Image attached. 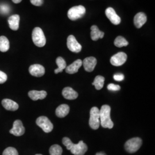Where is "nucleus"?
I'll return each instance as SVG.
<instances>
[{
    "label": "nucleus",
    "mask_w": 155,
    "mask_h": 155,
    "mask_svg": "<svg viewBox=\"0 0 155 155\" xmlns=\"http://www.w3.org/2000/svg\"><path fill=\"white\" fill-rule=\"evenodd\" d=\"M110 107L105 105L101 107L100 112V124L104 128L111 129L114 126V124L110 118Z\"/></svg>",
    "instance_id": "nucleus-1"
},
{
    "label": "nucleus",
    "mask_w": 155,
    "mask_h": 155,
    "mask_svg": "<svg viewBox=\"0 0 155 155\" xmlns=\"http://www.w3.org/2000/svg\"><path fill=\"white\" fill-rule=\"evenodd\" d=\"M32 40L35 45L39 47H44L46 43V39L43 30L39 27L34 28L32 35Z\"/></svg>",
    "instance_id": "nucleus-2"
},
{
    "label": "nucleus",
    "mask_w": 155,
    "mask_h": 155,
    "mask_svg": "<svg viewBox=\"0 0 155 155\" xmlns=\"http://www.w3.org/2000/svg\"><path fill=\"white\" fill-rule=\"evenodd\" d=\"M90 117L89 120V125L91 129H98L100 125V110L97 107H93L90 110Z\"/></svg>",
    "instance_id": "nucleus-3"
},
{
    "label": "nucleus",
    "mask_w": 155,
    "mask_h": 155,
    "mask_svg": "<svg viewBox=\"0 0 155 155\" xmlns=\"http://www.w3.org/2000/svg\"><path fill=\"white\" fill-rule=\"evenodd\" d=\"M86 13V9L82 5L74 6L69 9L67 16L70 20L75 21L82 18Z\"/></svg>",
    "instance_id": "nucleus-4"
},
{
    "label": "nucleus",
    "mask_w": 155,
    "mask_h": 155,
    "mask_svg": "<svg viewBox=\"0 0 155 155\" xmlns=\"http://www.w3.org/2000/svg\"><path fill=\"white\" fill-rule=\"evenodd\" d=\"M143 143L142 140L139 137H134L127 140L125 144V148L127 152L133 153L137 152Z\"/></svg>",
    "instance_id": "nucleus-5"
},
{
    "label": "nucleus",
    "mask_w": 155,
    "mask_h": 155,
    "mask_svg": "<svg viewBox=\"0 0 155 155\" xmlns=\"http://www.w3.org/2000/svg\"><path fill=\"white\" fill-rule=\"evenodd\" d=\"M36 122L39 127H41L45 133H50L54 128L53 124L47 117H39L36 120Z\"/></svg>",
    "instance_id": "nucleus-6"
},
{
    "label": "nucleus",
    "mask_w": 155,
    "mask_h": 155,
    "mask_svg": "<svg viewBox=\"0 0 155 155\" xmlns=\"http://www.w3.org/2000/svg\"><path fill=\"white\" fill-rule=\"evenodd\" d=\"M67 47L73 52L78 53L82 50V45L78 42L77 39L73 35H70L67 38Z\"/></svg>",
    "instance_id": "nucleus-7"
},
{
    "label": "nucleus",
    "mask_w": 155,
    "mask_h": 155,
    "mask_svg": "<svg viewBox=\"0 0 155 155\" xmlns=\"http://www.w3.org/2000/svg\"><path fill=\"white\" fill-rule=\"evenodd\" d=\"M127 59L125 53L120 52L113 56L110 59L111 64L114 66H120L124 64Z\"/></svg>",
    "instance_id": "nucleus-8"
},
{
    "label": "nucleus",
    "mask_w": 155,
    "mask_h": 155,
    "mask_svg": "<svg viewBox=\"0 0 155 155\" xmlns=\"http://www.w3.org/2000/svg\"><path fill=\"white\" fill-rule=\"evenodd\" d=\"M87 150V146L83 141H80L78 144H74L70 151L73 155H84Z\"/></svg>",
    "instance_id": "nucleus-9"
},
{
    "label": "nucleus",
    "mask_w": 155,
    "mask_h": 155,
    "mask_svg": "<svg viewBox=\"0 0 155 155\" xmlns=\"http://www.w3.org/2000/svg\"><path fill=\"white\" fill-rule=\"evenodd\" d=\"M10 133L15 136H21L25 133V127H24L21 121L17 120L13 122V127L9 131Z\"/></svg>",
    "instance_id": "nucleus-10"
},
{
    "label": "nucleus",
    "mask_w": 155,
    "mask_h": 155,
    "mask_svg": "<svg viewBox=\"0 0 155 155\" xmlns=\"http://www.w3.org/2000/svg\"><path fill=\"white\" fill-rule=\"evenodd\" d=\"M106 16L110 22L114 25H118L121 22V18L117 15L116 12L112 8H108L106 9Z\"/></svg>",
    "instance_id": "nucleus-11"
},
{
    "label": "nucleus",
    "mask_w": 155,
    "mask_h": 155,
    "mask_svg": "<svg viewBox=\"0 0 155 155\" xmlns=\"http://www.w3.org/2000/svg\"><path fill=\"white\" fill-rule=\"evenodd\" d=\"M29 72L32 76L36 77H41L45 75V67L38 64H33L29 67Z\"/></svg>",
    "instance_id": "nucleus-12"
},
{
    "label": "nucleus",
    "mask_w": 155,
    "mask_h": 155,
    "mask_svg": "<svg viewBox=\"0 0 155 155\" xmlns=\"http://www.w3.org/2000/svg\"><path fill=\"white\" fill-rule=\"evenodd\" d=\"M97 59L91 56L86 58L82 61V64L84 67V70L87 72L93 71L95 68V67L97 64Z\"/></svg>",
    "instance_id": "nucleus-13"
},
{
    "label": "nucleus",
    "mask_w": 155,
    "mask_h": 155,
    "mask_svg": "<svg viewBox=\"0 0 155 155\" xmlns=\"http://www.w3.org/2000/svg\"><path fill=\"white\" fill-rule=\"evenodd\" d=\"M147 18L144 13L140 12L136 14L134 17V24L137 28H141L145 22H147Z\"/></svg>",
    "instance_id": "nucleus-14"
},
{
    "label": "nucleus",
    "mask_w": 155,
    "mask_h": 155,
    "mask_svg": "<svg viewBox=\"0 0 155 155\" xmlns=\"http://www.w3.org/2000/svg\"><path fill=\"white\" fill-rule=\"evenodd\" d=\"M28 95L30 98L33 101H37L38 100H43L47 97V93L45 91H37L32 90L29 91Z\"/></svg>",
    "instance_id": "nucleus-15"
},
{
    "label": "nucleus",
    "mask_w": 155,
    "mask_h": 155,
    "mask_svg": "<svg viewBox=\"0 0 155 155\" xmlns=\"http://www.w3.org/2000/svg\"><path fill=\"white\" fill-rule=\"evenodd\" d=\"M62 95L67 100H75L78 97V94L75 90L70 87L64 88L62 91Z\"/></svg>",
    "instance_id": "nucleus-16"
},
{
    "label": "nucleus",
    "mask_w": 155,
    "mask_h": 155,
    "mask_svg": "<svg viewBox=\"0 0 155 155\" xmlns=\"http://www.w3.org/2000/svg\"><path fill=\"white\" fill-rule=\"evenodd\" d=\"M82 65V61L81 59H78L73 62L71 64L66 67V72L70 74H73L77 73L78 71L79 68Z\"/></svg>",
    "instance_id": "nucleus-17"
},
{
    "label": "nucleus",
    "mask_w": 155,
    "mask_h": 155,
    "mask_svg": "<svg viewBox=\"0 0 155 155\" xmlns=\"http://www.w3.org/2000/svg\"><path fill=\"white\" fill-rule=\"evenodd\" d=\"M2 105L7 110L16 111L18 109V105L16 102L10 99H4L2 101Z\"/></svg>",
    "instance_id": "nucleus-18"
},
{
    "label": "nucleus",
    "mask_w": 155,
    "mask_h": 155,
    "mask_svg": "<svg viewBox=\"0 0 155 155\" xmlns=\"http://www.w3.org/2000/svg\"><path fill=\"white\" fill-rule=\"evenodd\" d=\"M70 111V107L66 104L59 106L56 109V115L59 118H63L67 116Z\"/></svg>",
    "instance_id": "nucleus-19"
},
{
    "label": "nucleus",
    "mask_w": 155,
    "mask_h": 155,
    "mask_svg": "<svg viewBox=\"0 0 155 155\" xmlns=\"http://www.w3.org/2000/svg\"><path fill=\"white\" fill-rule=\"evenodd\" d=\"M20 16L18 15H14L9 17L8 23L10 28L13 31H17L19 28Z\"/></svg>",
    "instance_id": "nucleus-20"
},
{
    "label": "nucleus",
    "mask_w": 155,
    "mask_h": 155,
    "mask_svg": "<svg viewBox=\"0 0 155 155\" xmlns=\"http://www.w3.org/2000/svg\"><path fill=\"white\" fill-rule=\"evenodd\" d=\"M91 38L93 41H97L99 39H102L104 38V33L101 31L96 25H93L91 27Z\"/></svg>",
    "instance_id": "nucleus-21"
},
{
    "label": "nucleus",
    "mask_w": 155,
    "mask_h": 155,
    "mask_svg": "<svg viewBox=\"0 0 155 155\" xmlns=\"http://www.w3.org/2000/svg\"><path fill=\"white\" fill-rule=\"evenodd\" d=\"M10 48V44L8 39L5 36H0V51L5 52Z\"/></svg>",
    "instance_id": "nucleus-22"
},
{
    "label": "nucleus",
    "mask_w": 155,
    "mask_h": 155,
    "mask_svg": "<svg viewBox=\"0 0 155 155\" xmlns=\"http://www.w3.org/2000/svg\"><path fill=\"white\" fill-rule=\"evenodd\" d=\"M56 63L58 66V68L55 70V74L62 72L63 70L66 68V62L61 57H58L56 60Z\"/></svg>",
    "instance_id": "nucleus-23"
},
{
    "label": "nucleus",
    "mask_w": 155,
    "mask_h": 155,
    "mask_svg": "<svg viewBox=\"0 0 155 155\" xmlns=\"http://www.w3.org/2000/svg\"><path fill=\"white\" fill-rule=\"evenodd\" d=\"M105 82V78L101 75H98L95 78L94 82L92 83L93 85H94L95 89L98 90L102 89L104 85Z\"/></svg>",
    "instance_id": "nucleus-24"
},
{
    "label": "nucleus",
    "mask_w": 155,
    "mask_h": 155,
    "mask_svg": "<svg viewBox=\"0 0 155 155\" xmlns=\"http://www.w3.org/2000/svg\"><path fill=\"white\" fill-rule=\"evenodd\" d=\"M128 45L129 43L127 42V40L121 36H118L114 40V45L119 48H121L122 47H126Z\"/></svg>",
    "instance_id": "nucleus-25"
},
{
    "label": "nucleus",
    "mask_w": 155,
    "mask_h": 155,
    "mask_svg": "<svg viewBox=\"0 0 155 155\" xmlns=\"http://www.w3.org/2000/svg\"><path fill=\"white\" fill-rule=\"evenodd\" d=\"M63 150L61 147L58 144L52 145L50 148V155H61Z\"/></svg>",
    "instance_id": "nucleus-26"
},
{
    "label": "nucleus",
    "mask_w": 155,
    "mask_h": 155,
    "mask_svg": "<svg viewBox=\"0 0 155 155\" xmlns=\"http://www.w3.org/2000/svg\"><path fill=\"white\" fill-rule=\"evenodd\" d=\"M2 155H18V153L16 148L8 147L4 150Z\"/></svg>",
    "instance_id": "nucleus-27"
},
{
    "label": "nucleus",
    "mask_w": 155,
    "mask_h": 155,
    "mask_svg": "<svg viewBox=\"0 0 155 155\" xmlns=\"http://www.w3.org/2000/svg\"><path fill=\"white\" fill-rule=\"evenodd\" d=\"M63 145L66 147L68 150H71L74 143L71 141V140L68 137H64L62 140Z\"/></svg>",
    "instance_id": "nucleus-28"
},
{
    "label": "nucleus",
    "mask_w": 155,
    "mask_h": 155,
    "mask_svg": "<svg viewBox=\"0 0 155 155\" xmlns=\"http://www.w3.org/2000/svg\"><path fill=\"white\" fill-rule=\"evenodd\" d=\"M10 12V7L6 4L0 6V13L2 15H7Z\"/></svg>",
    "instance_id": "nucleus-29"
},
{
    "label": "nucleus",
    "mask_w": 155,
    "mask_h": 155,
    "mask_svg": "<svg viewBox=\"0 0 155 155\" xmlns=\"http://www.w3.org/2000/svg\"><path fill=\"white\" fill-rule=\"evenodd\" d=\"M107 89L109 90H110V91H116L120 90L121 89V87L119 85H118V84H114L113 83H110L107 86Z\"/></svg>",
    "instance_id": "nucleus-30"
},
{
    "label": "nucleus",
    "mask_w": 155,
    "mask_h": 155,
    "mask_svg": "<svg viewBox=\"0 0 155 155\" xmlns=\"http://www.w3.org/2000/svg\"><path fill=\"white\" fill-rule=\"evenodd\" d=\"M7 75L5 72L0 71V84L5 83L7 80Z\"/></svg>",
    "instance_id": "nucleus-31"
},
{
    "label": "nucleus",
    "mask_w": 155,
    "mask_h": 155,
    "mask_svg": "<svg viewBox=\"0 0 155 155\" xmlns=\"http://www.w3.org/2000/svg\"><path fill=\"white\" fill-rule=\"evenodd\" d=\"M114 79L118 82L122 81L124 79V75L122 74H117L114 75Z\"/></svg>",
    "instance_id": "nucleus-32"
},
{
    "label": "nucleus",
    "mask_w": 155,
    "mask_h": 155,
    "mask_svg": "<svg viewBox=\"0 0 155 155\" xmlns=\"http://www.w3.org/2000/svg\"><path fill=\"white\" fill-rule=\"evenodd\" d=\"M31 4L35 6L42 5V4H43V0H30Z\"/></svg>",
    "instance_id": "nucleus-33"
},
{
    "label": "nucleus",
    "mask_w": 155,
    "mask_h": 155,
    "mask_svg": "<svg viewBox=\"0 0 155 155\" xmlns=\"http://www.w3.org/2000/svg\"><path fill=\"white\" fill-rule=\"evenodd\" d=\"M22 0H12V1L15 3V4H18L20 2H21Z\"/></svg>",
    "instance_id": "nucleus-34"
},
{
    "label": "nucleus",
    "mask_w": 155,
    "mask_h": 155,
    "mask_svg": "<svg viewBox=\"0 0 155 155\" xmlns=\"http://www.w3.org/2000/svg\"><path fill=\"white\" fill-rule=\"evenodd\" d=\"M95 155H106L104 152H98L96 153Z\"/></svg>",
    "instance_id": "nucleus-35"
},
{
    "label": "nucleus",
    "mask_w": 155,
    "mask_h": 155,
    "mask_svg": "<svg viewBox=\"0 0 155 155\" xmlns=\"http://www.w3.org/2000/svg\"><path fill=\"white\" fill-rule=\"evenodd\" d=\"M41 155V154H36V155Z\"/></svg>",
    "instance_id": "nucleus-36"
}]
</instances>
